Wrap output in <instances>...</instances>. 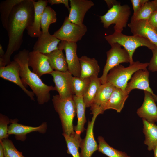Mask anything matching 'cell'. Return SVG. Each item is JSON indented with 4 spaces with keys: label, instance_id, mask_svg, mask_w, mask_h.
<instances>
[{
    "label": "cell",
    "instance_id": "6da1fadb",
    "mask_svg": "<svg viewBox=\"0 0 157 157\" xmlns=\"http://www.w3.org/2000/svg\"><path fill=\"white\" fill-rule=\"evenodd\" d=\"M34 16L33 0H22L14 7L8 21L6 30L8 41L5 55L3 58H0V67H5L10 63L12 54L20 48L24 32L32 24Z\"/></svg>",
    "mask_w": 157,
    "mask_h": 157
},
{
    "label": "cell",
    "instance_id": "7a4b0ae2",
    "mask_svg": "<svg viewBox=\"0 0 157 157\" xmlns=\"http://www.w3.org/2000/svg\"><path fill=\"white\" fill-rule=\"evenodd\" d=\"M29 51L25 49L19 51L14 57V60L20 66L19 74L22 81L26 87L28 85L37 97L38 104L42 105L50 99V91L54 90V87L44 83L38 76L29 68L28 58Z\"/></svg>",
    "mask_w": 157,
    "mask_h": 157
},
{
    "label": "cell",
    "instance_id": "3957f363",
    "mask_svg": "<svg viewBox=\"0 0 157 157\" xmlns=\"http://www.w3.org/2000/svg\"><path fill=\"white\" fill-rule=\"evenodd\" d=\"M52 101L60 119L63 133L74 137L73 121L76 114V109L73 98L63 99L56 94L53 96Z\"/></svg>",
    "mask_w": 157,
    "mask_h": 157
},
{
    "label": "cell",
    "instance_id": "277c9868",
    "mask_svg": "<svg viewBox=\"0 0 157 157\" xmlns=\"http://www.w3.org/2000/svg\"><path fill=\"white\" fill-rule=\"evenodd\" d=\"M105 38L110 45L117 43L123 47L129 54L130 60V65L133 63V54L139 47L145 46L152 50L156 47L145 38L137 35H127L122 32L116 31L105 36Z\"/></svg>",
    "mask_w": 157,
    "mask_h": 157
},
{
    "label": "cell",
    "instance_id": "5b68a950",
    "mask_svg": "<svg viewBox=\"0 0 157 157\" xmlns=\"http://www.w3.org/2000/svg\"><path fill=\"white\" fill-rule=\"evenodd\" d=\"M148 65L149 63H142L138 61H134L127 67L119 64L110 70L107 75L106 82L125 91L132 75L139 70L147 69Z\"/></svg>",
    "mask_w": 157,
    "mask_h": 157
},
{
    "label": "cell",
    "instance_id": "8992f818",
    "mask_svg": "<svg viewBox=\"0 0 157 157\" xmlns=\"http://www.w3.org/2000/svg\"><path fill=\"white\" fill-rule=\"evenodd\" d=\"M131 14L130 7L120 3L109 9L105 14L100 17V19L104 28H108L111 25L115 24V31L122 32L126 27Z\"/></svg>",
    "mask_w": 157,
    "mask_h": 157
},
{
    "label": "cell",
    "instance_id": "52a82bcc",
    "mask_svg": "<svg viewBox=\"0 0 157 157\" xmlns=\"http://www.w3.org/2000/svg\"><path fill=\"white\" fill-rule=\"evenodd\" d=\"M110 49L106 52L107 59L103 74L99 78L102 84L106 82L107 75L110 70L123 63H130V58L127 51L117 43L110 45Z\"/></svg>",
    "mask_w": 157,
    "mask_h": 157
},
{
    "label": "cell",
    "instance_id": "ba28073f",
    "mask_svg": "<svg viewBox=\"0 0 157 157\" xmlns=\"http://www.w3.org/2000/svg\"><path fill=\"white\" fill-rule=\"evenodd\" d=\"M87 28L84 24L81 25L73 23L66 17L61 27L53 35L61 41L76 43L85 35Z\"/></svg>",
    "mask_w": 157,
    "mask_h": 157
},
{
    "label": "cell",
    "instance_id": "9c48e42d",
    "mask_svg": "<svg viewBox=\"0 0 157 157\" xmlns=\"http://www.w3.org/2000/svg\"><path fill=\"white\" fill-rule=\"evenodd\" d=\"M51 74L55 84L54 90L57 91L62 99L72 98L74 91L72 74L68 71L62 72L54 71Z\"/></svg>",
    "mask_w": 157,
    "mask_h": 157
},
{
    "label": "cell",
    "instance_id": "30bf717a",
    "mask_svg": "<svg viewBox=\"0 0 157 157\" xmlns=\"http://www.w3.org/2000/svg\"><path fill=\"white\" fill-rule=\"evenodd\" d=\"M58 49L64 50L67 64L68 71L74 76L80 77L81 66L77 54L76 43L61 41L58 45Z\"/></svg>",
    "mask_w": 157,
    "mask_h": 157
},
{
    "label": "cell",
    "instance_id": "8fae6325",
    "mask_svg": "<svg viewBox=\"0 0 157 157\" xmlns=\"http://www.w3.org/2000/svg\"><path fill=\"white\" fill-rule=\"evenodd\" d=\"M20 68L17 62L14 60L12 61L6 66L0 67V77L18 85L31 100L35 101L34 93L32 91H29L26 88L20 77Z\"/></svg>",
    "mask_w": 157,
    "mask_h": 157
},
{
    "label": "cell",
    "instance_id": "7c38bea8",
    "mask_svg": "<svg viewBox=\"0 0 157 157\" xmlns=\"http://www.w3.org/2000/svg\"><path fill=\"white\" fill-rule=\"evenodd\" d=\"M115 88L108 82H106L100 86L90 107L91 113L93 115L98 116L104 113Z\"/></svg>",
    "mask_w": 157,
    "mask_h": 157
},
{
    "label": "cell",
    "instance_id": "4fadbf2b",
    "mask_svg": "<svg viewBox=\"0 0 157 157\" xmlns=\"http://www.w3.org/2000/svg\"><path fill=\"white\" fill-rule=\"evenodd\" d=\"M17 119L10 120V124L8 127L9 135H15V139L18 140L24 141L26 138V135L33 132H38L40 133H45L47 129L46 122L42 123L40 126L37 127L26 126L17 123Z\"/></svg>",
    "mask_w": 157,
    "mask_h": 157
},
{
    "label": "cell",
    "instance_id": "5bb4252c",
    "mask_svg": "<svg viewBox=\"0 0 157 157\" xmlns=\"http://www.w3.org/2000/svg\"><path fill=\"white\" fill-rule=\"evenodd\" d=\"M128 26L133 35L147 38L157 47V32L147 20L131 21Z\"/></svg>",
    "mask_w": 157,
    "mask_h": 157
},
{
    "label": "cell",
    "instance_id": "9a60e30c",
    "mask_svg": "<svg viewBox=\"0 0 157 157\" xmlns=\"http://www.w3.org/2000/svg\"><path fill=\"white\" fill-rule=\"evenodd\" d=\"M28 65L31 67L32 72L40 78L46 74H51L53 70L51 67L47 56L39 52H29Z\"/></svg>",
    "mask_w": 157,
    "mask_h": 157
},
{
    "label": "cell",
    "instance_id": "2e32d148",
    "mask_svg": "<svg viewBox=\"0 0 157 157\" xmlns=\"http://www.w3.org/2000/svg\"><path fill=\"white\" fill-rule=\"evenodd\" d=\"M70 9L68 17L69 21L79 25L83 22L86 12L94 5L89 0H70Z\"/></svg>",
    "mask_w": 157,
    "mask_h": 157
},
{
    "label": "cell",
    "instance_id": "e0dca14e",
    "mask_svg": "<svg viewBox=\"0 0 157 157\" xmlns=\"http://www.w3.org/2000/svg\"><path fill=\"white\" fill-rule=\"evenodd\" d=\"M97 116L93 115L92 120L88 121L85 137L82 139L80 144V157H91L94 152L98 150L99 145L95 139L93 133L94 125Z\"/></svg>",
    "mask_w": 157,
    "mask_h": 157
},
{
    "label": "cell",
    "instance_id": "ac0fdd59",
    "mask_svg": "<svg viewBox=\"0 0 157 157\" xmlns=\"http://www.w3.org/2000/svg\"><path fill=\"white\" fill-rule=\"evenodd\" d=\"M144 96L142 106L137 111L138 115L149 122L154 123L157 121V106L152 94L144 91Z\"/></svg>",
    "mask_w": 157,
    "mask_h": 157
},
{
    "label": "cell",
    "instance_id": "d6986e66",
    "mask_svg": "<svg viewBox=\"0 0 157 157\" xmlns=\"http://www.w3.org/2000/svg\"><path fill=\"white\" fill-rule=\"evenodd\" d=\"M149 72L147 69H140L136 71L128 83L125 91L129 94L131 91L135 89H139L154 94L149 86Z\"/></svg>",
    "mask_w": 157,
    "mask_h": 157
},
{
    "label": "cell",
    "instance_id": "ffe728a7",
    "mask_svg": "<svg viewBox=\"0 0 157 157\" xmlns=\"http://www.w3.org/2000/svg\"><path fill=\"white\" fill-rule=\"evenodd\" d=\"M60 41L49 32L42 31L33 46V51L44 54L49 53L58 49V45Z\"/></svg>",
    "mask_w": 157,
    "mask_h": 157
},
{
    "label": "cell",
    "instance_id": "44dd1931",
    "mask_svg": "<svg viewBox=\"0 0 157 157\" xmlns=\"http://www.w3.org/2000/svg\"><path fill=\"white\" fill-rule=\"evenodd\" d=\"M34 8V16L32 24L26 29L28 34L32 38L38 37L42 33L40 31L41 20L43 12L47 6V0H33Z\"/></svg>",
    "mask_w": 157,
    "mask_h": 157
},
{
    "label": "cell",
    "instance_id": "7402d4cb",
    "mask_svg": "<svg viewBox=\"0 0 157 157\" xmlns=\"http://www.w3.org/2000/svg\"><path fill=\"white\" fill-rule=\"evenodd\" d=\"M73 99L76 106L78 119L77 124L74 128L75 131L74 138L80 144L82 140L81 135L85 129L84 125L86 122L85 115L86 107L83 101V96L74 95Z\"/></svg>",
    "mask_w": 157,
    "mask_h": 157
},
{
    "label": "cell",
    "instance_id": "603a6c76",
    "mask_svg": "<svg viewBox=\"0 0 157 157\" xmlns=\"http://www.w3.org/2000/svg\"><path fill=\"white\" fill-rule=\"evenodd\" d=\"M81 66L80 77H90L97 76L100 72L98 61L94 58H91L85 56L79 58Z\"/></svg>",
    "mask_w": 157,
    "mask_h": 157
},
{
    "label": "cell",
    "instance_id": "cb8c5ba5",
    "mask_svg": "<svg viewBox=\"0 0 157 157\" xmlns=\"http://www.w3.org/2000/svg\"><path fill=\"white\" fill-rule=\"evenodd\" d=\"M129 94L125 91L115 87L105 107V110L113 109L118 113L120 112Z\"/></svg>",
    "mask_w": 157,
    "mask_h": 157
},
{
    "label": "cell",
    "instance_id": "d4e9b609",
    "mask_svg": "<svg viewBox=\"0 0 157 157\" xmlns=\"http://www.w3.org/2000/svg\"><path fill=\"white\" fill-rule=\"evenodd\" d=\"M45 55L47 56L49 64L53 70L62 72L68 71L66 58L62 50L58 49Z\"/></svg>",
    "mask_w": 157,
    "mask_h": 157
},
{
    "label": "cell",
    "instance_id": "484cf974",
    "mask_svg": "<svg viewBox=\"0 0 157 157\" xmlns=\"http://www.w3.org/2000/svg\"><path fill=\"white\" fill-rule=\"evenodd\" d=\"M143 132L145 136L144 143L149 151L154 150L157 147V125L142 119Z\"/></svg>",
    "mask_w": 157,
    "mask_h": 157
},
{
    "label": "cell",
    "instance_id": "4316f807",
    "mask_svg": "<svg viewBox=\"0 0 157 157\" xmlns=\"http://www.w3.org/2000/svg\"><path fill=\"white\" fill-rule=\"evenodd\" d=\"M90 79L89 87L83 96V101L86 108L91 107L98 90L102 85L99 78L98 76H92L90 77Z\"/></svg>",
    "mask_w": 157,
    "mask_h": 157
},
{
    "label": "cell",
    "instance_id": "83f0119b",
    "mask_svg": "<svg viewBox=\"0 0 157 157\" xmlns=\"http://www.w3.org/2000/svg\"><path fill=\"white\" fill-rule=\"evenodd\" d=\"M22 0H6L0 4V19L3 27L6 30L8 19L14 7Z\"/></svg>",
    "mask_w": 157,
    "mask_h": 157
},
{
    "label": "cell",
    "instance_id": "f1b7e54d",
    "mask_svg": "<svg viewBox=\"0 0 157 157\" xmlns=\"http://www.w3.org/2000/svg\"><path fill=\"white\" fill-rule=\"evenodd\" d=\"M98 151L108 157H131L125 152L119 151L109 145L102 136L98 138Z\"/></svg>",
    "mask_w": 157,
    "mask_h": 157
},
{
    "label": "cell",
    "instance_id": "f546056e",
    "mask_svg": "<svg viewBox=\"0 0 157 157\" xmlns=\"http://www.w3.org/2000/svg\"><path fill=\"white\" fill-rule=\"evenodd\" d=\"M56 13L55 11L50 6H47L43 12L41 20V28L42 32H49L50 25L55 23L57 20Z\"/></svg>",
    "mask_w": 157,
    "mask_h": 157
},
{
    "label": "cell",
    "instance_id": "4dcf8cb0",
    "mask_svg": "<svg viewBox=\"0 0 157 157\" xmlns=\"http://www.w3.org/2000/svg\"><path fill=\"white\" fill-rule=\"evenodd\" d=\"M90 81V77L82 78L73 76V86L74 95L83 96L86 92Z\"/></svg>",
    "mask_w": 157,
    "mask_h": 157
},
{
    "label": "cell",
    "instance_id": "1f68e13d",
    "mask_svg": "<svg viewBox=\"0 0 157 157\" xmlns=\"http://www.w3.org/2000/svg\"><path fill=\"white\" fill-rule=\"evenodd\" d=\"M154 11L155 9L154 4L152 1H149L135 13L133 14L131 21L140 20H148Z\"/></svg>",
    "mask_w": 157,
    "mask_h": 157
},
{
    "label": "cell",
    "instance_id": "d6a6232c",
    "mask_svg": "<svg viewBox=\"0 0 157 157\" xmlns=\"http://www.w3.org/2000/svg\"><path fill=\"white\" fill-rule=\"evenodd\" d=\"M0 142L3 147L5 157H25L22 152L16 149L12 141L8 138Z\"/></svg>",
    "mask_w": 157,
    "mask_h": 157
},
{
    "label": "cell",
    "instance_id": "836d02e7",
    "mask_svg": "<svg viewBox=\"0 0 157 157\" xmlns=\"http://www.w3.org/2000/svg\"><path fill=\"white\" fill-rule=\"evenodd\" d=\"M66 141L67 149V152L71 155L73 157H80L79 152L80 143L76 140L74 137L69 136L63 133Z\"/></svg>",
    "mask_w": 157,
    "mask_h": 157
},
{
    "label": "cell",
    "instance_id": "e575fe53",
    "mask_svg": "<svg viewBox=\"0 0 157 157\" xmlns=\"http://www.w3.org/2000/svg\"><path fill=\"white\" fill-rule=\"evenodd\" d=\"M10 123L8 117L2 114H0V141L8 138L9 135L8 133V124Z\"/></svg>",
    "mask_w": 157,
    "mask_h": 157
},
{
    "label": "cell",
    "instance_id": "d590c367",
    "mask_svg": "<svg viewBox=\"0 0 157 157\" xmlns=\"http://www.w3.org/2000/svg\"><path fill=\"white\" fill-rule=\"evenodd\" d=\"M153 56L148 66L149 69L152 72L157 71V47L151 50Z\"/></svg>",
    "mask_w": 157,
    "mask_h": 157
},
{
    "label": "cell",
    "instance_id": "8d00e7d4",
    "mask_svg": "<svg viewBox=\"0 0 157 157\" xmlns=\"http://www.w3.org/2000/svg\"><path fill=\"white\" fill-rule=\"evenodd\" d=\"M149 0H131L133 10V13H135L144 4Z\"/></svg>",
    "mask_w": 157,
    "mask_h": 157
},
{
    "label": "cell",
    "instance_id": "74e56055",
    "mask_svg": "<svg viewBox=\"0 0 157 157\" xmlns=\"http://www.w3.org/2000/svg\"><path fill=\"white\" fill-rule=\"evenodd\" d=\"M47 1L48 3L51 5L60 4H63L68 9L69 12L70 10V8L69 6V0H48Z\"/></svg>",
    "mask_w": 157,
    "mask_h": 157
},
{
    "label": "cell",
    "instance_id": "f35d334b",
    "mask_svg": "<svg viewBox=\"0 0 157 157\" xmlns=\"http://www.w3.org/2000/svg\"><path fill=\"white\" fill-rule=\"evenodd\" d=\"M147 21L152 26L155 28H157V11L152 13Z\"/></svg>",
    "mask_w": 157,
    "mask_h": 157
},
{
    "label": "cell",
    "instance_id": "ab89813d",
    "mask_svg": "<svg viewBox=\"0 0 157 157\" xmlns=\"http://www.w3.org/2000/svg\"><path fill=\"white\" fill-rule=\"evenodd\" d=\"M104 1L110 9L114 5L120 3L119 2L115 0H105Z\"/></svg>",
    "mask_w": 157,
    "mask_h": 157
},
{
    "label": "cell",
    "instance_id": "60d3db41",
    "mask_svg": "<svg viewBox=\"0 0 157 157\" xmlns=\"http://www.w3.org/2000/svg\"><path fill=\"white\" fill-rule=\"evenodd\" d=\"M0 157H5L3 148L1 142H0Z\"/></svg>",
    "mask_w": 157,
    "mask_h": 157
},
{
    "label": "cell",
    "instance_id": "b9f144b4",
    "mask_svg": "<svg viewBox=\"0 0 157 157\" xmlns=\"http://www.w3.org/2000/svg\"><path fill=\"white\" fill-rule=\"evenodd\" d=\"M5 53L3 50L2 45L0 44V58H2L5 55Z\"/></svg>",
    "mask_w": 157,
    "mask_h": 157
},
{
    "label": "cell",
    "instance_id": "7bdbcfd3",
    "mask_svg": "<svg viewBox=\"0 0 157 157\" xmlns=\"http://www.w3.org/2000/svg\"><path fill=\"white\" fill-rule=\"evenodd\" d=\"M151 1L154 5L155 11H157V0H154Z\"/></svg>",
    "mask_w": 157,
    "mask_h": 157
},
{
    "label": "cell",
    "instance_id": "ee69618b",
    "mask_svg": "<svg viewBox=\"0 0 157 157\" xmlns=\"http://www.w3.org/2000/svg\"><path fill=\"white\" fill-rule=\"evenodd\" d=\"M154 157H157V147L153 150Z\"/></svg>",
    "mask_w": 157,
    "mask_h": 157
},
{
    "label": "cell",
    "instance_id": "f6af8a7d",
    "mask_svg": "<svg viewBox=\"0 0 157 157\" xmlns=\"http://www.w3.org/2000/svg\"><path fill=\"white\" fill-rule=\"evenodd\" d=\"M152 96L155 101L157 103V95L154 94H152Z\"/></svg>",
    "mask_w": 157,
    "mask_h": 157
},
{
    "label": "cell",
    "instance_id": "bcb514c9",
    "mask_svg": "<svg viewBox=\"0 0 157 157\" xmlns=\"http://www.w3.org/2000/svg\"><path fill=\"white\" fill-rule=\"evenodd\" d=\"M155 28V29H156V31L157 32V28Z\"/></svg>",
    "mask_w": 157,
    "mask_h": 157
}]
</instances>
